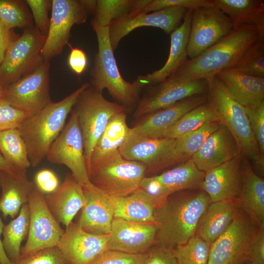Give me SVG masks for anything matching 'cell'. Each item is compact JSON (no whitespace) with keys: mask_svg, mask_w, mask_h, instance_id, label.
I'll list each match as a JSON object with an SVG mask.
<instances>
[{"mask_svg":"<svg viewBox=\"0 0 264 264\" xmlns=\"http://www.w3.org/2000/svg\"><path fill=\"white\" fill-rule=\"evenodd\" d=\"M210 203L208 195L202 190L169 196L154 211L156 243L173 249L186 242L196 234Z\"/></svg>","mask_w":264,"mask_h":264,"instance_id":"6da1fadb","label":"cell"},{"mask_svg":"<svg viewBox=\"0 0 264 264\" xmlns=\"http://www.w3.org/2000/svg\"><path fill=\"white\" fill-rule=\"evenodd\" d=\"M261 37L264 36L255 26L234 28L201 54L187 60L171 76L186 81L213 78L222 70L232 68L245 50Z\"/></svg>","mask_w":264,"mask_h":264,"instance_id":"7a4b0ae2","label":"cell"},{"mask_svg":"<svg viewBox=\"0 0 264 264\" xmlns=\"http://www.w3.org/2000/svg\"><path fill=\"white\" fill-rule=\"evenodd\" d=\"M86 83L62 100L52 102L37 114L25 119L18 128L28 151L31 166L38 165L45 158L52 143L65 126L69 113Z\"/></svg>","mask_w":264,"mask_h":264,"instance_id":"3957f363","label":"cell"},{"mask_svg":"<svg viewBox=\"0 0 264 264\" xmlns=\"http://www.w3.org/2000/svg\"><path fill=\"white\" fill-rule=\"evenodd\" d=\"M207 81V101L214 108L219 122L231 133L241 155L250 159L256 169L263 174L264 157L252 132L244 107L234 99L217 76Z\"/></svg>","mask_w":264,"mask_h":264,"instance_id":"277c9868","label":"cell"},{"mask_svg":"<svg viewBox=\"0 0 264 264\" xmlns=\"http://www.w3.org/2000/svg\"><path fill=\"white\" fill-rule=\"evenodd\" d=\"M92 26L96 34L98 49L91 71L92 84L90 85L101 92L107 89L127 112L131 111L136 107L143 88L134 81L131 83L121 76L110 42L109 26Z\"/></svg>","mask_w":264,"mask_h":264,"instance_id":"5b68a950","label":"cell"},{"mask_svg":"<svg viewBox=\"0 0 264 264\" xmlns=\"http://www.w3.org/2000/svg\"><path fill=\"white\" fill-rule=\"evenodd\" d=\"M146 166L124 158L117 150L88 172L90 182L105 195L128 196L139 188Z\"/></svg>","mask_w":264,"mask_h":264,"instance_id":"8992f818","label":"cell"},{"mask_svg":"<svg viewBox=\"0 0 264 264\" xmlns=\"http://www.w3.org/2000/svg\"><path fill=\"white\" fill-rule=\"evenodd\" d=\"M76 112L81 131L87 167H89L93 148L115 114L126 111L116 102L105 99L102 92L91 86L80 94L73 108Z\"/></svg>","mask_w":264,"mask_h":264,"instance_id":"52a82bcc","label":"cell"},{"mask_svg":"<svg viewBox=\"0 0 264 264\" xmlns=\"http://www.w3.org/2000/svg\"><path fill=\"white\" fill-rule=\"evenodd\" d=\"M46 38L33 25L11 43L0 65V90L34 71L44 61L42 49Z\"/></svg>","mask_w":264,"mask_h":264,"instance_id":"ba28073f","label":"cell"},{"mask_svg":"<svg viewBox=\"0 0 264 264\" xmlns=\"http://www.w3.org/2000/svg\"><path fill=\"white\" fill-rule=\"evenodd\" d=\"M96 0H52L48 35L42 49L44 61L60 54L68 44L70 30L75 24L85 22L94 13Z\"/></svg>","mask_w":264,"mask_h":264,"instance_id":"9c48e42d","label":"cell"},{"mask_svg":"<svg viewBox=\"0 0 264 264\" xmlns=\"http://www.w3.org/2000/svg\"><path fill=\"white\" fill-rule=\"evenodd\" d=\"M259 228L240 209L228 228L211 244L208 264H246Z\"/></svg>","mask_w":264,"mask_h":264,"instance_id":"30bf717a","label":"cell"},{"mask_svg":"<svg viewBox=\"0 0 264 264\" xmlns=\"http://www.w3.org/2000/svg\"><path fill=\"white\" fill-rule=\"evenodd\" d=\"M49 61H44L34 71L11 84L1 92L0 99L34 115L51 103Z\"/></svg>","mask_w":264,"mask_h":264,"instance_id":"8fae6325","label":"cell"},{"mask_svg":"<svg viewBox=\"0 0 264 264\" xmlns=\"http://www.w3.org/2000/svg\"><path fill=\"white\" fill-rule=\"evenodd\" d=\"M46 159L64 165L82 187L90 184L84 154L83 137L76 111L72 109L68 122L51 146Z\"/></svg>","mask_w":264,"mask_h":264,"instance_id":"7c38bea8","label":"cell"},{"mask_svg":"<svg viewBox=\"0 0 264 264\" xmlns=\"http://www.w3.org/2000/svg\"><path fill=\"white\" fill-rule=\"evenodd\" d=\"M27 203L30 213L29 230L21 258L57 246L65 231L48 208L44 194L35 185Z\"/></svg>","mask_w":264,"mask_h":264,"instance_id":"4fadbf2b","label":"cell"},{"mask_svg":"<svg viewBox=\"0 0 264 264\" xmlns=\"http://www.w3.org/2000/svg\"><path fill=\"white\" fill-rule=\"evenodd\" d=\"M134 109L133 117H140L171 106L188 97L207 94V80H180L170 76L165 80L148 85Z\"/></svg>","mask_w":264,"mask_h":264,"instance_id":"5bb4252c","label":"cell"},{"mask_svg":"<svg viewBox=\"0 0 264 264\" xmlns=\"http://www.w3.org/2000/svg\"><path fill=\"white\" fill-rule=\"evenodd\" d=\"M233 29L229 17L214 6L193 10L187 47L188 57L190 59L197 57Z\"/></svg>","mask_w":264,"mask_h":264,"instance_id":"9a60e30c","label":"cell"},{"mask_svg":"<svg viewBox=\"0 0 264 264\" xmlns=\"http://www.w3.org/2000/svg\"><path fill=\"white\" fill-rule=\"evenodd\" d=\"M175 147V139L150 138L130 132L118 150L125 159L144 164L146 174L179 163Z\"/></svg>","mask_w":264,"mask_h":264,"instance_id":"2e32d148","label":"cell"},{"mask_svg":"<svg viewBox=\"0 0 264 264\" xmlns=\"http://www.w3.org/2000/svg\"><path fill=\"white\" fill-rule=\"evenodd\" d=\"M187 10L181 7H169L150 13H131L112 21L109 25V36L113 50L124 37L139 27H158L170 34L181 24Z\"/></svg>","mask_w":264,"mask_h":264,"instance_id":"e0dca14e","label":"cell"},{"mask_svg":"<svg viewBox=\"0 0 264 264\" xmlns=\"http://www.w3.org/2000/svg\"><path fill=\"white\" fill-rule=\"evenodd\" d=\"M110 234L94 235L71 222L64 231L57 247L69 264H91L108 250Z\"/></svg>","mask_w":264,"mask_h":264,"instance_id":"ac0fdd59","label":"cell"},{"mask_svg":"<svg viewBox=\"0 0 264 264\" xmlns=\"http://www.w3.org/2000/svg\"><path fill=\"white\" fill-rule=\"evenodd\" d=\"M157 229L155 223L133 222L114 217L108 250L132 254L145 253L156 243Z\"/></svg>","mask_w":264,"mask_h":264,"instance_id":"d6986e66","label":"cell"},{"mask_svg":"<svg viewBox=\"0 0 264 264\" xmlns=\"http://www.w3.org/2000/svg\"><path fill=\"white\" fill-rule=\"evenodd\" d=\"M242 158L239 154L205 172L201 190L210 203L238 200L242 182Z\"/></svg>","mask_w":264,"mask_h":264,"instance_id":"ffe728a7","label":"cell"},{"mask_svg":"<svg viewBox=\"0 0 264 264\" xmlns=\"http://www.w3.org/2000/svg\"><path fill=\"white\" fill-rule=\"evenodd\" d=\"M207 101V94L196 95L143 115L138 119L130 133L150 138H159L161 134L184 114Z\"/></svg>","mask_w":264,"mask_h":264,"instance_id":"44dd1931","label":"cell"},{"mask_svg":"<svg viewBox=\"0 0 264 264\" xmlns=\"http://www.w3.org/2000/svg\"><path fill=\"white\" fill-rule=\"evenodd\" d=\"M83 189L87 203L76 223L88 233L110 234L114 211L108 197L92 183L83 186Z\"/></svg>","mask_w":264,"mask_h":264,"instance_id":"7402d4cb","label":"cell"},{"mask_svg":"<svg viewBox=\"0 0 264 264\" xmlns=\"http://www.w3.org/2000/svg\"><path fill=\"white\" fill-rule=\"evenodd\" d=\"M192 10H188L181 24L170 34L171 45L168 58L162 67L151 73L140 75L134 81L142 88L162 82L175 73L188 60L189 41Z\"/></svg>","mask_w":264,"mask_h":264,"instance_id":"603a6c76","label":"cell"},{"mask_svg":"<svg viewBox=\"0 0 264 264\" xmlns=\"http://www.w3.org/2000/svg\"><path fill=\"white\" fill-rule=\"evenodd\" d=\"M241 154L228 129L220 123L192 158L200 171L206 172Z\"/></svg>","mask_w":264,"mask_h":264,"instance_id":"cb8c5ba5","label":"cell"},{"mask_svg":"<svg viewBox=\"0 0 264 264\" xmlns=\"http://www.w3.org/2000/svg\"><path fill=\"white\" fill-rule=\"evenodd\" d=\"M50 211L66 227L79 210L86 205L87 200L82 186L71 174H68L62 184L53 193L44 195Z\"/></svg>","mask_w":264,"mask_h":264,"instance_id":"d4e9b609","label":"cell"},{"mask_svg":"<svg viewBox=\"0 0 264 264\" xmlns=\"http://www.w3.org/2000/svg\"><path fill=\"white\" fill-rule=\"evenodd\" d=\"M34 187L26 171L0 170V211L3 217L16 218L22 206L28 203Z\"/></svg>","mask_w":264,"mask_h":264,"instance_id":"484cf974","label":"cell"},{"mask_svg":"<svg viewBox=\"0 0 264 264\" xmlns=\"http://www.w3.org/2000/svg\"><path fill=\"white\" fill-rule=\"evenodd\" d=\"M216 76L243 107H253L264 101V78L248 75L233 68L223 69Z\"/></svg>","mask_w":264,"mask_h":264,"instance_id":"4316f807","label":"cell"},{"mask_svg":"<svg viewBox=\"0 0 264 264\" xmlns=\"http://www.w3.org/2000/svg\"><path fill=\"white\" fill-rule=\"evenodd\" d=\"M242 182L237 200L240 209L245 212L260 228H264V180L249 163L242 162Z\"/></svg>","mask_w":264,"mask_h":264,"instance_id":"83f0119b","label":"cell"},{"mask_svg":"<svg viewBox=\"0 0 264 264\" xmlns=\"http://www.w3.org/2000/svg\"><path fill=\"white\" fill-rule=\"evenodd\" d=\"M240 209L237 200L210 203L196 235L211 244L228 228Z\"/></svg>","mask_w":264,"mask_h":264,"instance_id":"f1b7e54d","label":"cell"},{"mask_svg":"<svg viewBox=\"0 0 264 264\" xmlns=\"http://www.w3.org/2000/svg\"><path fill=\"white\" fill-rule=\"evenodd\" d=\"M107 197L113 207L114 217L133 222L155 223L154 214L157 205L140 188L126 196Z\"/></svg>","mask_w":264,"mask_h":264,"instance_id":"f546056e","label":"cell"},{"mask_svg":"<svg viewBox=\"0 0 264 264\" xmlns=\"http://www.w3.org/2000/svg\"><path fill=\"white\" fill-rule=\"evenodd\" d=\"M212 0L214 6L229 17L234 29L253 26L264 36V0Z\"/></svg>","mask_w":264,"mask_h":264,"instance_id":"4dcf8cb0","label":"cell"},{"mask_svg":"<svg viewBox=\"0 0 264 264\" xmlns=\"http://www.w3.org/2000/svg\"><path fill=\"white\" fill-rule=\"evenodd\" d=\"M130 132V128L126 121V112H119L113 116L93 148L88 173L91 168L118 150Z\"/></svg>","mask_w":264,"mask_h":264,"instance_id":"1f68e13d","label":"cell"},{"mask_svg":"<svg viewBox=\"0 0 264 264\" xmlns=\"http://www.w3.org/2000/svg\"><path fill=\"white\" fill-rule=\"evenodd\" d=\"M205 175V173L199 170L191 158L156 176L172 195L184 190H201Z\"/></svg>","mask_w":264,"mask_h":264,"instance_id":"d6a6232c","label":"cell"},{"mask_svg":"<svg viewBox=\"0 0 264 264\" xmlns=\"http://www.w3.org/2000/svg\"><path fill=\"white\" fill-rule=\"evenodd\" d=\"M29 218V207L26 203L22 206L17 217L3 227V247L13 264H17L21 258V244L28 235Z\"/></svg>","mask_w":264,"mask_h":264,"instance_id":"836d02e7","label":"cell"},{"mask_svg":"<svg viewBox=\"0 0 264 264\" xmlns=\"http://www.w3.org/2000/svg\"><path fill=\"white\" fill-rule=\"evenodd\" d=\"M213 121L219 122L218 116L213 106L207 101L184 114L159 138L176 139L198 129L207 122Z\"/></svg>","mask_w":264,"mask_h":264,"instance_id":"e575fe53","label":"cell"},{"mask_svg":"<svg viewBox=\"0 0 264 264\" xmlns=\"http://www.w3.org/2000/svg\"><path fill=\"white\" fill-rule=\"evenodd\" d=\"M0 153L17 170L26 171L31 166L27 147L19 129L0 132Z\"/></svg>","mask_w":264,"mask_h":264,"instance_id":"d590c367","label":"cell"},{"mask_svg":"<svg viewBox=\"0 0 264 264\" xmlns=\"http://www.w3.org/2000/svg\"><path fill=\"white\" fill-rule=\"evenodd\" d=\"M220 124L218 121L207 122L198 129L176 138L175 153L179 163L192 158Z\"/></svg>","mask_w":264,"mask_h":264,"instance_id":"8d00e7d4","label":"cell"},{"mask_svg":"<svg viewBox=\"0 0 264 264\" xmlns=\"http://www.w3.org/2000/svg\"><path fill=\"white\" fill-rule=\"evenodd\" d=\"M27 6L25 0H0V22L10 30L31 27L32 17Z\"/></svg>","mask_w":264,"mask_h":264,"instance_id":"74e56055","label":"cell"},{"mask_svg":"<svg viewBox=\"0 0 264 264\" xmlns=\"http://www.w3.org/2000/svg\"><path fill=\"white\" fill-rule=\"evenodd\" d=\"M132 0H97L92 26H109L111 22L132 13Z\"/></svg>","mask_w":264,"mask_h":264,"instance_id":"f35d334b","label":"cell"},{"mask_svg":"<svg viewBox=\"0 0 264 264\" xmlns=\"http://www.w3.org/2000/svg\"><path fill=\"white\" fill-rule=\"evenodd\" d=\"M211 244L195 235L173 249L178 264H208Z\"/></svg>","mask_w":264,"mask_h":264,"instance_id":"ab89813d","label":"cell"},{"mask_svg":"<svg viewBox=\"0 0 264 264\" xmlns=\"http://www.w3.org/2000/svg\"><path fill=\"white\" fill-rule=\"evenodd\" d=\"M231 68L248 75L264 78V37L250 45Z\"/></svg>","mask_w":264,"mask_h":264,"instance_id":"60d3db41","label":"cell"},{"mask_svg":"<svg viewBox=\"0 0 264 264\" xmlns=\"http://www.w3.org/2000/svg\"><path fill=\"white\" fill-rule=\"evenodd\" d=\"M244 109L260 153L264 157V101L255 107Z\"/></svg>","mask_w":264,"mask_h":264,"instance_id":"b9f144b4","label":"cell"},{"mask_svg":"<svg viewBox=\"0 0 264 264\" xmlns=\"http://www.w3.org/2000/svg\"><path fill=\"white\" fill-rule=\"evenodd\" d=\"M146 256V252L132 254L107 250L99 256L91 264H144Z\"/></svg>","mask_w":264,"mask_h":264,"instance_id":"7bdbcfd3","label":"cell"},{"mask_svg":"<svg viewBox=\"0 0 264 264\" xmlns=\"http://www.w3.org/2000/svg\"><path fill=\"white\" fill-rule=\"evenodd\" d=\"M35 21V27L44 36L47 37L49 29L50 19L48 11L52 6L51 0H26Z\"/></svg>","mask_w":264,"mask_h":264,"instance_id":"ee69618b","label":"cell"},{"mask_svg":"<svg viewBox=\"0 0 264 264\" xmlns=\"http://www.w3.org/2000/svg\"><path fill=\"white\" fill-rule=\"evenodd\" d=\"M30 116L27 113L0 99V132L18 129L22 122Z\"/></svg>","mask_w":264,"mask_h":264,"instance_id":"f6af8a7d","label":"cell"},{"mask_svg":"<svg viewBox=\"0 0 264 264\" xmlns=\"http://www.w3.org/2000/svg\"><path fill=\"white\" fill-rule=\"evenodd\" d=\"M17 264H69L57 246L44 248L25 257Z\"/></svg>","mask_w":264,"mask_h":264,"instance_id":"bcb514c9","label":"cell"},{"mask_svg":"<svg viewBox=\"0 0 264 264\" xmlns=\"http://www.w3.org/2000/svg\"><path fill=\"white\" fill-rule=\"evenodd\" d=\"M213 6L212 0H151L143 12L150 13L173 6L193 11L200 7Z\"/></svg>","mask_w":264,"mask_h":264,"instance_id":"7dc6e473","label":"cell"},{"mask_svg":"<svg viewBox=\"0 0 264 264\" xmlns=\"http://www.w3.org/2000/svg\"><path fill=\"white\" fill-rule=\"evenodd\" d=\"M139 188L155 201L157 207L171 195L156 176L150 177L144 176L141 180Z\"/></svg>","mask_w":264,"mask_h":264,"instance_id":"c3c4849f","label":"cell"},{"mask_svg":"<svg viewBox=\"0 0 264 264\" xmlns=\"http://www.w3.org/2000/svg\"><path fill=\"white\" fill-rule=\"evenodd\" d=\"M144 264H178L173 249L155 243L146 252Z\"/></svg>","mask_w":264,"mask_h":264,"instance_id":"681fc988","label":"cell"},{"mask_svg":"<svg viewBox=\"0 0 264 264\" xmlns=\"http://www.w3.org/2000/svg\"><path fill=\"white\" fill-rule=\"evenodd\" d=\"M35 186L44 195L54 192L59 187V181L55 173L48 169L39 171L35 177Z\"/></svg>","mask_w":264,"mask_h":264,"instance_id":"f907efd6","label":"cell"},{"mask_svg":"<svg viewBox=\"0 0 264 264\" xmlns=\"http://www.w3.org/2000/svg\"><path fill=\"white\" fill-rule=\"evenodd\" d=\"M248 262L264 264V228H259L251 245Z\"/></svg>","mask_w":264,"mask_h":264,"instance_id":"816d5d0a","label":"cell"},{"mask_svg":"<svg viewBox=\"0 0 264 264\" xmlns=\"http://www.w3.org/2000/svg\"><path fill=\"white\" fill-rule=\"evenodd\" d=\"M68 64L71 70L78 75L81 74L87 65V56L84 51L78 48H71L68 56Z\"/></svg>","mask_w":264,"mask_h":264,"instance_id":"f5cc1de1","label":"cell"},{"mask_svg":"<svg viewBox=\"0 0 264 264\" xmlns=\"http://www.w3.org/2000/svg\"><path fill=\"white\" fill-rule=\"evenodd\" d=\"M12 41L10 30L0 22V65L2 63L6 50Z\"/></svg>","mask_w":264,"mask_h":264,"instance_id":"db71d44e","label":"cell"},{"mask_svg":"<svg viewBox=\"0 0 264 264\" xmlns=\"http://www.w3.org/2000/svg\"><path fill=\"white\" fill-rule=\"evenodd\" d=\"M4 224L0 217V264H13L7 257L0 239V235L2 234V229Z\"/></svg>","mask_w":264,"mask_h":264,"instance_id":"11a10c76","label":"cell"},{"mask_svg":"<svg viewBox=\"0 0 264 264\" xmlns=\"http://www.w3.org/2000/svg\"><path fill=\"white\" fill-rule=\"evenodd\" d=\"M0 170H18L9 165L4 159L1 154L0 153Z\"/></svg>","mask_w":264,"mask_h":264,"instance_id":"9f6ffc18","label":"cell"},{"mask_svg":"<svg viewBox=\"0 0 264 264\" xmlns=\"http://www.w3.org/2000/svg\"><path fill=\"white\" fill-rule=\"evenodd\" d=\"M1 92V91L0 90V99Z\"/></svg>","mask_w":264,"mask_h":264,"instance_id":"6f0895ef","label":"cell"},{"mask_svg":"<svg viewBox=\"0 0 264 264\" xmlns=\"http://www.w3.org/2000/svg\"><path fill=\"white\" fill-rule=\"evenodd\" d=\"M246 264H251L250 263L248 262Z\"/></svg>","mask_w":264,"mask_h":264,"instance_id":"680465c9","label":"cell"}]
</instances>
